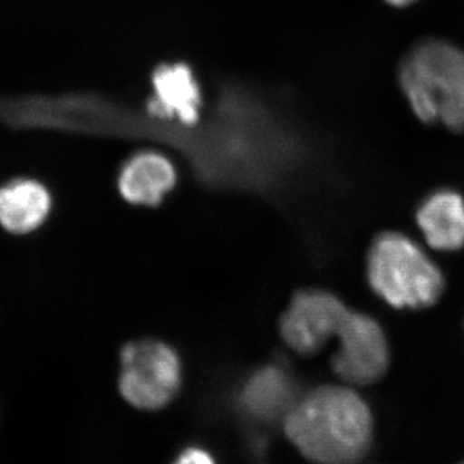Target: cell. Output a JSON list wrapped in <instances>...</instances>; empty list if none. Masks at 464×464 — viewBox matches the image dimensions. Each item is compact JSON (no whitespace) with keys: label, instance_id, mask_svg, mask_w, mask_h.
Here are the masks:
<instances>
[{"label":"cell","instance_id":"1","mask_svg":"<svg viewBox=\"0 0 464 464\" xmlns=\"http://www.w3.org/2000/svg\"><path fill=\"white\" fill-rule=\"evenodd\" d=\"M284 431L315 464H357L373 442V414L355 390L325 384L295 400Z\"/></svg>","mask_w":464,"mask_h":464},{"label":"cell","instance_id":"2","mask_svg":"<svg viewBox=\"0 0 464 464\" xmlns=\"http://www.w3.org/2000/svg\"><path fill=\"white\" fill-rule=\"evenodd\" d=\"M399 76L420 121L464 132V52L447 42L420 43L402 60Z\"/></svg>","mask_w":464,"mask_h":464},{"label":"cell","instance_id":"3","mask_svg":"<svg viewBox=\"0 0 464 464\" xmlns=\"http://www.w3.org/2000/svg\"><path fill=\"white\" fill-rule=\"evenodd\" d=\"M368 279L374 292L396 308L432 306L445 286L438 266L414 241L398 232H386L374 240Z\"/></svg>","mask_w":464,"mask_h":464},{"label":"cell","instance_id":"4","mask_svg":"<svg viewBox=\"0 0 464 464\" xmlns=\"http://www.w3.org/2000/svg\"><path fill=\"white\" fill-rule=\"evenodd\" d=\"M121 364L119 390L134 408H166L181 390L182 360L166 342L148 338L130 342L121 350Z\"/></svg>","mask_w":464,"mask_h":464},{"label":"cell","instance_id":"5","mask_svg":"<svg viewBox=\"0 0 464 464\" xmlns=\"http://www.w3.org/2000/svg\"><path fill=\"white\" fill-rule=\"evenodd\" d=\"M332 356L334 373L353 386H369L386 374L390 350L380 324L365 314L348 311Z\"/></svg>","mask_w":464,"mask_h":464},{"label":"cell","instance_id":"6","mask_svg":"<svg viewBox=\"0 0 464 464\" xmlns=\"http://www.w3.org/2000/svg\"><path fill=\"white\" fill-rule=\"evenodd\" d=\"M348 311L337 295L326 290H299L280 319V334L299 355H315L337 337Z\"/></svg>","mask_w":464,"mask_h":464},{"label":"cell","instance_id":"7","mask_svg":"<svg viewBox=\"0 0 464 464\" xmlns=\"http://www.w3.org/2000/svg\"><path fill=\"white\" fill-rule=\"evenodd\" d=\"M177 182L172 161L157 151H142L128 159L118 177L121 197L133 206L157 207Z\"/></svg>","mask_w":464,"mask_h":464},{"label":"cell","instance_id":"8","mask_svg":"<svg viewBox=\"0 0 464 464\" xmlns=\"http://www.w3.org/2000/svg\"><path fill=\"white\" fill-rule=\"evenodd\" d=\"M240 405L249 417L271 422L285 417L295 404V380L288 369L274 362L249 375L240 391Z\"/></svg>","mask_w":464,"mask_h":464},{"label":"cell","instance_id":"9","mask_svg":"<svg viewBox=\"0 0 464 464\" xmlns=\"http://www.w3.org/2000/svg\"><path fill=\"white\" fill-rule=\"evenodd\" d=\"M51 209L50 191L34 179H18L0 188V226L11 234L35 231Z\"/></svg>","mask_w":464,"mask_h":464},{"label":"cell","instance_id":"10","mask_svg":"<svg viewBox=\"0 0 464 464\" xmlns=\"http://www.w3.org/2000/svg\"><path fill=\"white\" fill-rule=\"evenodd\" d=\"M154 99L149 109L154 114L172 118L183 123L197 121L200 108V91L190 67L183 63L159 67L152 76Z\"/></svg>","mask_w":464,"mask_h":464},{"label":"cell","instance_id":"11","mask_svg":"<svg viewBox=\"0 0 464 464\" xmlns=\"http://www.w3.org/2000/svg\"><path fill=\"white\" fill-rule=\"evenodd\" d=\"M417 222L433 249L453 252L464 246V200L453 191L429 198L417 213Z\"/></svg>","mask_w":464,"mask_h":464},{"label":"cell","instance_id":"12","mask_svg":"<svg viewBox=\"0 0 464 464\" xmlns=\"http://www.w3.org/2000/svg\"><path fill=\"white\" fill-rule=\"evenodd\" d=\"M173 464H216V460L204 449L188 448L176 458Z\"/></svg>","mask_w":464,"mask_h":464},{"label":"cell","instance_id":"13","mask_svg":"<svg viewBox=\"0 0 464 464\" xmlns=\"http://www.w3.org/2000/svg\"><path fill=\"white\" fill-rule=\"evenodd\" d=\"M387 2L391 3L392 5H398V7H402V5H411V3L415 2V0H387Z\"/></svg>","mask_w":464,"mask_h":464},{"label":"cell","instance_id":"14","mask_svg":"<svg viewBox=\"0 0 464 464\" xmlns=\"http://www.w3.org/2000/svg\"><path fill=\"white\" fill-rule=\"evenodd\" d=\"M462 464H464V463H462Z\"/></svg>","mask_w":464,"mask_h":464}]
</instances>
